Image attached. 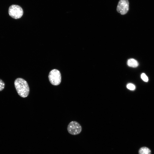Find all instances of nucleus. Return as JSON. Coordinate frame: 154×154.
Returning a JSON list of instances; mask_svg holds the SVG:
<instances>
[{
  "label": "nucleus",
  "mask_w": 154,
  "mask_h": 154,
  "mask_svg": "<svg viewBox=\"0 0 154 154\" xmlns=\"http://www.w3.org/2000/svg\"><path fill=\"white\" fill-rule=\"evenodd\" d=\"M14 85L18 94L20 96L25 98L28 96L29 88L25 80L21 78H18L15 80Z\"/></svg>",
  "instance_id": "f257e3e1"
},
{
  "label": "nucleus",
  "mask_w": 154,
  "mask_h": 154,
  "mask_svg": "<svg viewBox=\"0 0 154 154\" xmlns=\"http://www.w3.org/2000/svg\"><path fill=\"white\" fill-rule=\"evenodd\" d=\"M8 13L9 15L11 17L15 19H18L22 16L23 11L20 6L16 5H13L9 7Z\"/></svg>",
  "instance_id": "f03ea898"
},
{
  "label": "nucleus",
  "mask_w": 154,
  "mask_h": 154,
  "mask_svg": "<svg viewBox=\"0 0 154 154\" xmlns=\"http://www.w3.org/2000/svg\"><path fill=\"white\" fill-rule=\"evenodd\" d=\"M48 78L50 82L53 85L57 86L61 83V76L59 70L54 69L50 72Z\"/></svg>",
  "instance_id": "7ed1b4c3"
},
{
  "label": "nucleus",
  "mask_w": 154,
  "mask_h": 154,
  "mask_svg": "<svg viewBox=\"0 0 154 154\" xmlns=\"http://www.w3.org/2000/svg\"><path fill=\"white\" fill-rule=\"evenodd\" d=\"M67 129L68 133L73 135L79 134L82 130L80 125L78 122L74 121H72L69 123Z\"/></svg>",
  "instance_id": "20e7f679"
},
{
  "label": "nucleus",
  "mask_w": 154,
  "mask_h": 154,
  "mask_svg": "<svg viewBox=\"0 0 154 154\" xmlns=\"http://www.w3.org/2000/svg\"><path fill=\"white\" fill-rule=\"evenodd\" d=\"M128 0H119L117 7V11L122 15L125 14L129 9Z\"/></svg>",
  "instance_id": "39448f33"
},
{
  "label": "nucleus",
  "mask_w": 154,
  "mask_h": 154,
  "mask_svg": "<svg viewBox=\"0 0 154 154\" xmlns=\"http://www.w3.org/2000/svg\"><path fill=\"white\" fill-rule=\"evenodd\" d=\"M127 64L129 67L135 68L138 66L139 64L136 60L134 59L131 58L127 60Z\"/></svg>",
  "instance_id": "423d86ee"
},
{
  "label": "nucleus",
  "mask_w": 154,
  "mask_h": 154,
  "mask_svg": "<svg viewBox=\"0 0 154 154\" xmlns=\"http://www.w3.org/2000/svg\"><path fill=\"white\" fill-rule=\"evenodd\" d=\"M138 153L139 154H151V151L149 148L144 147L139 149Z\"/></svg>",
  "instance_id": "0eeeda50"
},
{
  "label": "nucleus",
  "mask_w": 154,
  "mask_h": 154,
  "mask_svg": "<svg viewBox=\"0 0 154 154\" xmlns=\"http://www.w3.org/2000/svg\"><path fill=\"white\" fill-rule=\"evenodd\" d=\"M141 78L142 80L145 82H147L148 80L147 76L144 73H143L141 74Z\"/></svg>",
  "instance_id": "6e6552de"
},
{
  "label": "nucleus",
  "mask_w": 154,
  "mask_h": 154,
  "mask_svg": "<svg viewBox=\"0 0 154 154\" xmlns=\"http://www.w3.org/2000/svg\"><path fill=\"white\" fill-rule=\"evenodd\" d=\"M127 88L131 90H133L135 89V86L133 84L129 83L127 86Z\"/></svg>",
  "instance_id": "1a4fd4ad"
},
{
  "label": "nucleus",
  "mask_w": 154,
  "mask_h": 154,
  "mask_svg": "<svg viewBox=\"0 0 154 154\" xmlns=\"http://www.w3.org/2000/svg\"><path fill=\"white\" fill-rule=\"evenodd\" d=\"M5 84L3 81L0 79V91H2L4 88Z\"/></svg>",
  "instance_id": "9d476101"
}]
</instances>
